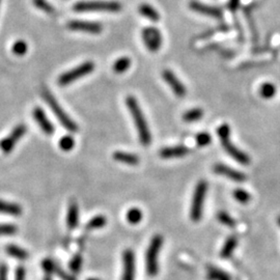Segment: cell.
<instances>
[{
	"instance_id": "27",
	"label": "cell",
	"mask_w": 280,
	"mask_h": 280,
	"mask_svg": "<svg viewBox=\"0 0 280 280\" xmlns=\"http://www.w3.org/2000/svg\"><path fill=\"white\" fill-rule=\"evenodd\" d=\"M106 223H107L106 217L103 215H98L88 221V223L86 224V228L87 230H97V228L104 227Z\"/></svg>"
},
{
	"instance_id": "3",
	"label": "cell",
	"mask_w": 280,
	"mask_h": 280,
	"mask_svg": "<svg viewBox=\"0 0 280 280\" xmlns=\"http://www.w3.org/2000/svg\"><path fill=\"white\" fill-rule=\"evenodd\" d=\"M43 98L46 101L48 106L52 110L55 116L57 117V120L60 121V123L62 126L67 129L68 131L72 132V133H76L78 131V126L77 124L74 122L71 117L67 114V112L62 108L60 103L57 102V100L54 98V95L51 93L48 90L43 91Z\"/></svg>"
},
{
	"instance_id": "31",
	"label": "cell",
	"mask_w": 280,
	"mask_h": 280,
	"mask_svg": "<svg viewBox=\"0 0 280 280\" xmlns=\"http://www.w3.org/2000/svg\"><path fill=\"white\" fill-rule=\"evenodd\" d=\"M75 146V140L71 135H64L60 140V147L63 152H70Z\"/></svg>"
},
{
	"instance_id": "11",
	"label": "cell",
	"mask_w": 280,
	"mask_h": 280,
	"mask_svg": "<svg viewBox=\"0 0 280 280\" xmlns=\"http://www.w3.org/2000/svg\"><path fill=\"white\" fill-rule=\"evenodd\" d=\"M162 77L165 80V82L169 85V87L171 88V91L173 93L179 98L185 97L187 93L186 86L184 85L180 79L174 75V73L171 72V70H164L162 72Z\"/></svg>"
},
{
	"instance_id": "13",
	"label": "cell",
	"mask_w": 280,
	"mask_h": 280,
	"mask_svg": "<svg viewBox=\"0 0 280 280\" xmlns=\"http://www.w3.org/2000/svg\"><path fill=\"white\" fill-rule=\"evenodd\" d=\"M124 272L122 280H135V256L131 249H127L123 254Z\"/></svg>"
},
{
	"instance_id": "8",
	"label": "cell",
	"mask_w": 280,
	"mask_h": 280,
	"mask_svg": "<svg viewBox=\"0 0 280 280\" xmlns=\"http://www.w3.org/2000/svg\"><path fill=\"white\" fill-rule=\"evenodd\" d=\"M26 130L27 127L25 124H19V126H17L9 136H6L0 141V150L5 154H10L14 150L16 143L26 134Z\"/></svg>"
},
{
	"instance_id": "29",
	"label": "cell",
	"mask_w": 280,
	"mask_h": 280,
	"mask_svg": "<svg viewBox=\"0 0 280 280\" xmlns=\"http://www.w3.org/2000/svg\"><path fill=\"white\" fill-rule=\"evenodd\" d=\"M27 50H28L27 43L24 41H22V40L15 42L13 47H12L13 53L17 56H23L24 54L27 53Z\"/></svg>"
},
{
	"instance_id": "28",
	"label": "cell",
	"mask_w": 280,
	"mask_h": 280,
	"mask_svg": "<svg viewBox=\"0 0 280 280\" xmlns=\"http://www.w3.org/2000/svg\"><path fill=\"white\" fill-rule=\"evenodd\" d=\"M260 93L264 99H272L276 94V86L272 83H264L260 88Z\"/></svg>"
},
{
	"instance_id": "9",
	"label": "cell",
	"mask_w": 280,
	"mask_h": 280,
	"mask_svg": "<svg viewBox=\"0 0 280 280\" xmlns=\"http://www.w3.org/2000/svg\"><path fill=\"white\" fill-rule=\"evenodd\" d=\"M142 39L147 50L151 52H157L162 45V35L160 31L155 27L144 28L142 31Z\"/></svg>"
},
{
	"instance_id": "36",
	"label": "cell",
	"mask_w": 280,
	"mask_h": 280,
	"mask_svg": "<svg viewBox=\"0 0 280 280\" xmlns=\"http://www.w3.org/2000/svg\"><path fill=\"white\" fill-rule=\"evenodd\" d=\"M212 141V137L207 132H202L196 136V144L198 146H207Z\"/></svg>"
},
{
	"instance_id": "14",
	"label": "cell",
	"mask_w": 280,
	"mask_h": 280,
	"mask_svg": "<svg viewBox=\"0 0 280 280\" xmlns=\"http://www.w3.org/2000/svg\"><path fill=\"white\" fill-rule=\"evenodd\" d=\"M189 7L191 10L198 14H202V15H204V16L212 17L215 19H221L223 16L222 11L218 9V7L204 4L200 1H196V0H192V1L189 3Z\"/></svg>"
},
{
	"instance_id": "34",
	"label": "cell",
	"mask_w": 280,
	"mask_h": 280,
	"mask_svg": "<svg viewBox=\"0 0 280 280\" xmlns=\"http://www.w3.org/2000/svg\"><path fill=\"white\" fill-rule=\"evenodd\" d=\"M233 197L235 198V201L241 203H247L250 201V198H251V195L245 190L237 189L233 191Z\"/></svg>"
},
{
	"instance_id": "30",
	"label": "cell",
	"mask_w": 280,
	"mask_h": 280,
	"mask_svg": "<svg viewBox=\"0 0 280 280\" xmlns=\"http://www.w3.org/2000/svg\"><path fill=\"white\" fill-rule=\"evenodd\" d=\"M217 219L221 224H223L228 227H233L235 225V220L230 215V214L224 212V211H220L217 214Z\"/></svg>"
},
{
	"instance_id": "6",
	"label": "cell",
	"mask_w": 280,
	"mask_h": 280,
	"mask_svg": "<svg viewBox=\"0 0 280 280\" xmlns=\"http://www.w3.org/2000/svg\"><path fill=\"white\" fill-rule=\"evenodd\" d=\"M208 191V184L205 181L202 180L198 182L196 185L194 194H193V200H192V204H191L190 209V218L194 222L200 221L202 217V211H203V203H204V198L205 194H207Z\"/></svg>"
},
{
	"instance_id": "18",
	"label": "cell",
	"mask_w": 280,
	"mask_h": 280,
	"mask_svg": "<svg viewBox=\"0 0 280 280\" xmlns=\"http://www.w3.org/2000/svg\"><path fill=\"white\" fill-rule=\"evenodd\" d=\"M237 246H238V238L234 237V235H232V237H230L225 241L224 245L220 251V256L222 257V259H230L235 248H237Z\"/></svg>"
},
{
	"instance_id": "7",
	"label": "cell",
	"mask_w": 280,
	"mask_h": 280,
	"mask_svg": "<svg viewBox=\"0 0 280 280\" xmlns=\"http://www.w3.org/2000/svg\"><path fill=\"white\" fill-rule=\"evenodd\" d=\"M93 70H94V63L93 62H85L78 65L77 68L62 74V75L58 77L57 83L61 86H67L73 82H75L76 80L87 76L88 74H91Z\"/></svg>"
},
{
	"instance_id": "35",
	"label": "cell",
	"mask_w": 280,
	"mask_h": 280,
	"mask_svg": "<svg viewBox=\"0 0 280 280\" xmlns=\"http://www.w3.org/2000/svg\"><path fill=\"white\" fill-rule=\"evenodd\" d=\"M82 266V256L80 254H76L70 262V269L74 273H78Z\"/></svg>"
},
{
	"instance_id": "25",
	"label": "cell",
	"mask_w": 280,
	"mask_h": 280,
	"mask_svg": "<svg viewBox=\"0 0 280 280\" xmlns=\"http://www.w3.org/2000/svg\"><path fill=\"white\" fill-rule=\"evenodd\" d=\"M143 218V213L138 208H132L127 212V220L130 224L136 225Z\"/></svg>"
},
{
	"instance_id": "16",
	"label": "cell",
	"mask_w": 280,
	"mask_h": 280,
	"mask_svg": "<svg viewBox=\"0 0 280 280\" xmlns=\"http://www.w3.org/2000/svg\"><path fill=\"white\" fill-rule=\"evenodd\" d=\"M189 149L185 145H176L171 147H164L160 151V156L163 159L182 158L189 154Z\"/></svg>"
},
{
	"instance_id": "33",
	"label": "cell",
	"mask_w": 280,
	"mask_h": 280,
	"mask_svg": "<svg viewBox=\"0 0 280 280\" xmlns=\"http://www.w3.org/2000/svg\"><path fill=\"white\" fill-rule=\"evenodd\" d=\"M52 274L60 276V278L62 280H76L75 277H74L71 274H69V273H67V272H64L60 266H57L56 264H53L52 270H51V275H52Z\"/></svg>"
},
{
	"instance_id": "22",
	"label": "cell",
	"mask_w": 280,
	"mask_h": 280,
	"mask_svg": "<svg viewBox=\"0 0 280 280\" xmlns=\"http://www.w3.org/2000/svg\"><path fill=\"white\" fill-rule=\"evenodd\" d=\"M5 251H6V253L9 254L10 256L14 257V259L20 260V261L27 260L28 256H29L28 252L26 251L25 249H22L21 247L16 246V245H9V246H6Z\"/></svg>"
},
{
	"instance_id": "40",
	"label": "cell",
	"mask_w": 280,
	"mask_h": 280,
	"mask_svg": "<svg viewBox=\"0 0 280 280\" xmlns=\"http://www.w3.org/2000/svg\"><path fill=\"white\" fill-rule=\"evenodd\" d=\"M239 4H240V0H230V2H228V7H230V10L232 12H235L239 7Z\"/></svg>"
},
{
	"instance_id": "24",
	"label": "cell",
	"mask_w": 280,
	"mask_h": 280,
	"mask_svg": "<svg viewBox=\"0 0 280 280\" xmlns=\"http://www.w3.org/2000/svg\"><path fill=\"white\" fill-rule=\"evenodd\" d=\"M131 67V60L129 57H121L113 64V71L117 74H123Z\"/></svg>"
},
{
	"instance_id": "15",
	"label": "cell",
	"mask_w": 280,
	"mask_h": 280,
	"mask_svg": "<svg viewBox=\"0 0 280 280\" xmlns=\"http://www.w3.org/2000/svg\"><path fill=\"white\" fill-rule=\"evenodd\" d=\"M32 115H33V119L35 120L36 123H38V124L44 133H45L46 135L54 134V131H55L54 126L52 124V123L48 120L45 111H44L42 108L35 107L32 111Z\"/></svg>"
},
{
	"instance_id": "42",
	"label": "cell",
	"mask_w": 280,
	"mask_h": 280,
	"mask_svg": "<svg viewBox=\"0 0 280 280\" xmlns=\"http://www.w3.org/2000/svg\"><path fill=\"white\" fill-rule=\"evenodd\" d=\"M87 280H100V279H98V278H88Z\"/></svg>"
},
{
	"instance_id": "43",
	"label": "cell",
	"mask_w": 280,
	"mask_h": 280,
	"mask_svg": "<svg viewBox=\"0 0 280 280\" xmlns=\"http://www.w3.org/2000/svg\"><path fill=\"white\" fill-rule=\"evenodd\" d=\"M277 222H278V224H279V226H280V216H279L278 219H277Z\"/></svg>"
},
{
	"instance_id": "39",
	"label": "cell",
	"mask_w": 280,
	"mask_h": 280,
	"mask_svg": "<svg viewBox=\"0 0 280 280\" xmlns=\"http://www.w3.org/2000/svg\"><path fill=\"white\" fill-rule=\"evenodd\" d=\"M7 272H9V269L6 264H0V280H7Z\"/></svg>"
},
{
	"instance_id": "17",
	"label": "cell",
	"mask_w": 280,
	"mask_h": 280,
	"mask_svg": "<svg viewBox=\"0 0 280 280\" xmlns=\"http://www.w3.org/2000/svg\"><path fill=\"white\" fill-rule=\"evenodd\" d=\"M113 159L121 162V163L128 164L131 166H136L139 163V158L137 155L126 152H115L113 154Z\"/></svg>"
},
{
	"instance_id": "32",
	"label": "cell",
	"mask_w": 280,
	"mask_h": 280,
	"mask_svg": "<svg viewBox=\"0 0 280 280\" xmlns=\"http://www.w3.org/2000/svg\"><path fill=\"white\" fill-rule=\"evenodd\" d=\"M32 2L35 5V7H38L39 10L47 14H53L55 12L54 6L49 3L47 0H32Z\"/></svg>"
},
{
	"instance_id": "41",
	"label": "cell",
	"mask_w": 280,
	"mask_h": 280,
	"mask_svg": "<svg viewBox=\"0 0 280 280\" xmlns=\"http://www.w3.org/2000/svg\"><path fill=\"white\" fill-rule=\"evenodd\" d=\"M44 280H52V277H51L50 274H46V276L44 277Z\"/></svg>"
},
{
	"instance_id": "26",
	"label": "cell",
	"mask_w": 280,
	"mask_h": 280,
	"mask_svg": "<svg viewBox=\"0 0 280 280\" xmlns=\"http://www.w3.org/2000/svg\"><path fill=\"white\" fill-rule=\"evenodd\" d=\"M203 116V111L201 108H194L188 110V111L183 115V120L187 123H193L198 120H201Z\"/></svg>"
},
{
	"instance_id": "12",
	"label": "cell",
	"mask_w": 280,
	"mask_h": 280,
	"mask_svg": "<svg viewBox=\"0 0 280 280\" xmlns=\"http://www.w3.org/2000/svg\"><path fill=\"white\" fill-rule=\"evenodd\" d=\"M213 171L215 173L219 174V175H223L227 179H231L233 182H237V183H243L246 181V175L237 171V169H233L230 166H227L225 164L222 163H218L216 165H214L213 167Z\"/></svg>"
},
{
	"instance_id": "44",
	"label": "cell",
	"mask_w": 280,
	"mask_h": 280,
	"mask_svg": "<svg viewBox=\"0 0 280 280\" xmlns=\"http://www.w3.org/2000/svg\"><path fill=\"white\" fill-rule=\"evenodd\" d=\"M0 3H1V0H0Z\"/></svg>"
},
{
	"instance_id": "21",
	"label": "cell",
	"mask_w": 280,
	"mask_h": 280,
	"mask_svg": "<svg viewBox=\"0 0 280 280\" xmlns=\"http://www.w3.org/2000/svg\"><path fill=\"white\" fill-rule=\"evenodd\" d=\"M138 11L143 17H145L146 19H149L151 21L157 22L160 20V14L150 4H146V3L140 4Z\"/></svg>"
},
{
	"instance_id": "5",
	"label": "cell",
	"mask_w": 280,
	"mask_h": 280,
	"mask_svg": "<svg viewBox=\"0 0 280 280\" xmlns=\"http://www.w3.org/2000/svg\"><path fill=\"white\" fill-rule=\"evenodd\" d=\"M123 9L119 1H79L74 5L76 12H110L117 13Z\"/></svg>"
},
{
	"instance_id": "37",
	"label": "cell",
	"mask_w": 280,
	"mask_h": 280,
	"mask_svg": "<svg viewBox=\"0 0 280 280\" xmlns=\"http://www.w3.org/2000/svg\"><path fill=\"white\" fill-rule=\"evenodd\" d=\"M18 228L13 224H0V235H11L17 233Z\"/></svg>"
},
{
	"instance_id": "20",
	"label": "cell",
	"mask_w": 280,
	"mask_h": 280,
	"mask_svg": "<svg viewBox=\"0 0 280 280\" xmlns=\"http://www.w3.org/2000/svg\"><path fill=\"white\" fill-rule=\"evenodd\" d=\"M79 222V209L76 202H72L68 210V218H67V223L69 228L73 230V228H76L78 226Z\"/></svg>"
},
{
	"instance_id": "2",
	"label": "cell",
	"mask_w": 280,
	"mask_h": 280,
	"mask_svg": "<svg viewBox=\"0 0 280 280\" xmlns=\"http://www.w3.org/2000/svg\"><path fill=\"white\" fill-rule=\"evenodd\" d=\"M217 133H218V136L220 138L221 144H222V146H223V149L232 158H233L235 161L239 162V163H241L243 165L250 164L251 160H250V157L248 156V155L245 154L244 152H242L241 150H239L237 146H235L233 143H232L231 138H230L231 137V128H230V126H228V124H221V126L217 130Z\"/></svg>"
},
{
	"instance_id": "10",
	"label": "cell",
	"mask_w": 280,
	"mask_h": 280,
	"mask_svg": "<svg viewBox=\"0 0 280 280\" xmlns=\"http://www.w3.org/2000/svg\"><path fill=\"white\" fill-rule=\"evenodd\" d=\"M68 28L73 31L86 32L91 34H99L103 31V26L98 22H90V21H81V20H73L68 23Z\"/></svg>"
},
{
	"instance_id": "19",
	"label": "cell",
	"mask_w": 280,
	"mask_h": 280,
	"mask_svg": "<svg viewBox=\"0 0 280 280\" xmlns=\"http://www.w3.org/2000/svg\"><path fill=\"white\" fill-rule=\"evenodd\" d=\"M0 213H4L6 215L17 217L22 214V208L17 203L0 201Z\"/></svg>"
},
{
	"instance_id": "23",
	"label": "cell",
	"mask_w": 280,
	"mask_h": 280,
	"mask_svg": "<svg viewBox=\"0 0 280 280\" xmlns=\"http://www.w3.org/2000/svg\"><path fill=\"white\" fill-rule=\"evenodd\" d=\"M208 278L209 280H231L230 275L225 271L213 266L208 268Z\"/></svg>"
},
{
	"instance_id": "38",
	"label": "cell",
	"mask_w": 280,
	"mask_h": 280,
	"mask_svg": "<svg viewBox=\"0 0 280 280\" xmlns=\"http://www.w3.org/2000/svg\"><path fill=\"white\" fill-rule=\"evenodd\" d=\"M26 279V271L25 269L20 266L16 269V275H15V280H25Z\"/></svg>"
},
{
	"instance_id": "4",
	"label": "cell",
	"mask_w": 280,
	"mask_h": 280,
	"mask_svg": "<svg viewBox=\"0 0 280 280\" xmlns=\"http://www.w3.org/2000/svg\"><path fill=\"white\" fill-rule=\"evenodd\" d=\"M162 245H163V238L160 234H156L152 239L149 248L146 250L145 264L146 272L150 276H156L159 272L158 260Z\"/></svg>"
},
{
	"instance_id": "1",
	"label": "cell",
	"mask_w": 280,
	"mask_h": 280,
	"mask_svg": "<svg viewBox=\"0 0 280 280\" xmlns=\"http://www.w3.org/2000/svg\"><path fill=\"white\" fill-rule=\"evenodd\" d=\"M126 104L132 117H133V120H134L140 143L145 146L150 145L152 142L151 131H150L149 126H147L146 120L143 115L141 108H140L138 104L137 100L134 97H132V95H129V97L126 99Z\"/></svg>"
}]
</instances>
